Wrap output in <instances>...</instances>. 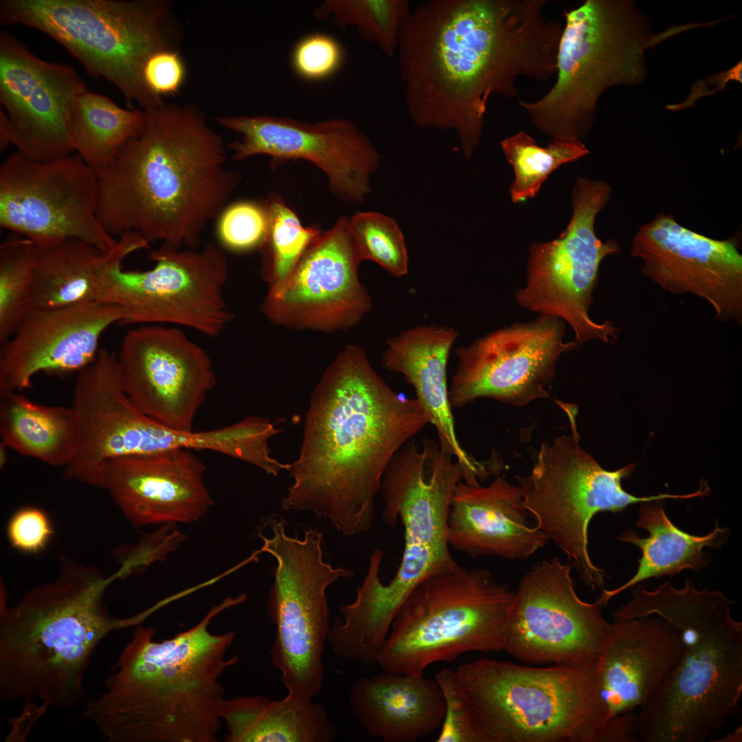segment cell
<instances>
[{"instance_id": "obj_1", "label": "cell", "mask_w": 742, "mask_h": 742, "mask_svg": "<svg viewBox=\"0 0 742 742\" xmlns=\"http://www.w3.org/2000/svg\"><path fill=\"white\" fill-rule=\"evenodd\" d=\"M548 0H429L399 32V71L407 113L421 127L453 129L470 158L491 96L517 97L516 80L556 72L563 25Z\"/></svg>"}, {"instance_id": "obj_2", "label": "cell", "mask_w": 742, "mask_h": 742, "mask_svg": "<svg viewBox=\"0 0 742 742\" xmlns=\"http://www.w3.org/2000/svg\"><path fill=\"white\" fill-rule=\"evenodd\" d=\"M429 423L416 398L394 391L365 350L346 346L315 386L286 510H309L346 536L368 532L389 462Z\"/></svg>"}, {"instance_id": "obj_3", "label": "cell", "mask_w": 742, "mask_h": 742, "mask_svg": "<svg viewBox=\"0 0 742 742\" xmlns=\"http://www.w3.org/2000/svg\"><path fill=\"white\" fill-rule=\"evenodd\" d=\"M139 131L95 170L98 218L112 236L136 232L149 243L195 248L239 179L222 137L192 104L144 110Z\"/></svg>"}, {"instance_id": "obj_4", "label": "cell", "mask_w": 742, "mask_h": 742, "mask_svg": "<svg viewBox=\"0 0 742 742\" xmlns=\"http://www.w3.org/2000/svg\"><path fill=\"white\" fill-rule=\"evenodd\" d=\"M246 598H226L194 627L161 642L153 628L139 626L83 717L110 742L217 741L225 701L219 678L238 659L225 658L234 632L214 634L209 627Z\"/></svg>"}, {"instance_id": "obj_5", "label": "cell", "mask_w": 742, "mask_h": 742, "mask_svg": "<svg viewBox=\"0 0 742 742\" xmlns=\"http://www.w3.org/2000/svg\"><path fill=\"white\" fill-rule=\"evenodd\" d=\"M616 609V620L657 616L681 634L684 651L664 684L635 713L638 741H713L739 710L742 697V623L734 601L720 590L681 588L664 581L642 585Z\"/></svg>"}, {"instance_id": "obj_6", "label": "cell", "mask_w": 742, "mask_h": 742, "mask_svg": "<svg viewBox=\"0 0 742 742\" xmlns=\"http://www.w3.org/2000/svg\"><path fill=\"white\" fill-rule=\"evenodd\" d=\"M117 577L62 555L58 577L1 607L0 698L36 697L58 710L85 697L84 680L100 643L111 633L141 622L150 610L120 618L104 598Z\"/></svg>"}, {"instance_id": "obj_7", "label": "cell", "mask_w": 742, "mask_h": 742, "mask_svg": "<svg viewBox=\"0 0 742 742\" xmlns=\"http://www.w3.org/2000/svg\"><path fill=\"white\" fill-rule=\"evenodd\" d=\"M595 668L480 658L456 672L482 742L638 741L635 712L609 715Z\"/></svg>"}, {"instance_id": "obj_8", "label": "cell", "mask_w": 742, "mask_h": 742, "mask_svg": "<svg viewBox=\"0 0 742 742\" xmlns=\"http://www.w3.org/2000/svg\"><path fill=\"white\" fill-rule=\"evenodd\" d=\"M0 21L51 37L91 76L114 85L128 108L165 102L148 89L144 69L155 52L179 49L181 30L168 0H1Z\"/></svg>"}, {"instance_id": "obj_9", "label": "cell", "mask_w": 742, "mask_h": 742, "mask_svg": "<svg viewBox=\"0 0 742 742\" xmlns=\"http://www.w3.org/2000/svg\"><path fill=\"white\" fill-rule=\"evenodd\" d=\"M557 79L539 99L519 100L532 123L553 138L580 137L609 87L636 84L646 74L644 51L668 33L652 35L645 16L625 0H587L565 10Z\"/></svg>"}, {"instance_id": "obj_10", "label": "cell", "mask_w": 742, "mask_h": 742, "mask_svg": "<svg viewBox=\"0 0 742 742\" xmlns=\"http://www.w3.org/2000/svg\"><path fill=\"white\" fill-rule=\"evenodd\" d=\"M514 603L515 592L487 570L456 563L433 574L401 605L376 664L423 676L429 665L464 653L505 650Z\"/></svg>"}, {"instance_id": "obj_11", "label": "cell", "mask_w": 742, "mask_h": 742, "mask_svg": "<svg viewBox=\"0 0 742 742\" xmlns=\"http://www.w3.org/2000/svg\"><path fill=\"white\" fill-rule=\"evenodd\" d=\"M569 415L571 434L541 445L530 472L518 477L524 505L537 526L567 556L584 584L602 589L605 572L592 562L588 550V527L603 511L616 513L628 506L688 495L662 493L636 497L626 492L621 480L633 471L631 464L616 471L602 468L579 444L575 415Z\"/></svg>"}, {"instance_id": "obj_12", "label": "cell", "mask_w": 742, "mask_h": 742, "mask_svg": "<svg viewBox=\"0 0 742 742\" xmlns=\"http://www.w3.org/2000/svg\"><path fill=\"white\" fill-rule=\"evenodd\" d=\"M265 524L272 535L258 533L263 541L260 551L277 561L268 601L276 626L272 664L281 673L287 695L313 699L322 689L323 657L330 629L326 589L353 572L324 561L319 530L307 528L300 539L287 535L286 521L280 515H271Z\"/></svg>"}, {"instance_id": "obj_13", "label": "cell", "mask_w": 742, "mask_h": 742, "mask_svg": "<svg viewBox=\"0 0 742 742\" xmlns=\"http://www.w3.org/2000/svg\"><path fill=\"white\" fill-rule=\"evenodd\" d=\"M463 477L460 463L432 440H409L389 462L379 490L383 520L391 527L401 520L404 549L394 578L387 584L377 579L372 586L373 600L383 611L396 614L422 581L457 563L448 541V517Z\"/></svg>"}, {"instance_id": "obj_14", "label": "cell", "mask_w": 742, "mask_h": 742, "mask_svg": "<svg viewBox=\"0 0 742 742\" xmlns=\"http://www.w3.org/2000/svg\"><path fill=\"white\" fill-rule=\"evenodd\" d=\"M150 259L155 265L146 271L124 270L117 260L102 277L99 301L121 308L120 324H172L221 335L233 319L223 294L229 274L223 248L161 245Z\"/></svg>"}, {"instance_id": "obj_15", "label": "cell", "mask_w": 742, "mask_h": 742, "mask_svg": "<svg viewBox=\"0 0 742 742\" xmlns=\"http://www.w3.org/2000/svg\"><path fill=\"white\" fill-rule=\"evenodd\" d=\"M610 192L602 181L577 179L567 228L556 239L529 247L526 284L515 296L519 306L569 324L578 346L591 340L614 343L619 335L614 324L596 322L589 315L599 266L605 257L619 251L616 240L603 243L594 231L596 216Z\"/></svg>"}, {"instance_id": "obj_16", "label": "cell", "mask_w": 742, "mask_h": 742, "mask_svg": "<svg viewBox=\"0 0 742 742\" xmlns=\"http://www.w3.org/2000/svg\"><path fill=\"white\" fill-rule=\"evenodd\" d=\"M99 182L95 170L78 153L49 161L16 151L0 167V226L38 247L69 239L103 252L118 243L97 215Z\"/></svg>"}, {"instance_id": "obj_17", "label": "cell", "mask_w": 742, "mask_h": 742, "mask_svg": "<svg viewBox=\"0 0 742 742\" xmlns=\"http://www.w3.org/2000/svg\"><path fill=\"white\" fill-rule=\"evenodd\" d=\"M572 565L553 557L535 565L515 592L505 650L529 664L596 665L611 623L594 602L583 600Z\"/></svg>"}, {"instance_id": "obj_18", "label": "cell", "mask_w": 742, "mask_h": 742, "mask_svg": "<svg viewBox=\"0 0 742 742\" xmlns=\"http://www.w3.org/2000/svg\"><path fill=\"white\" fill-rule=\"evenodd\" d=\"M87 90L71 66L44 60L8 32L0 34V148L37 161L75 153L71 114Z\"/></svg>"}, {"instance_id": "obj_19", "label": "cell", "mask_w": 742, "mask_h": 742, "mask_svg": "<svg viewBox=\"0 0 742 742\" xmlns=\"http://www.w3.org/2000/svg\"><path fill=\"white\" fill-rule=\"evenodd\" d=\"M565 323L541 315L495 330L456 350V370L449 387L452 408L480 398L524 407L548 398L546 387L556 374L557 362L577 344L564 341Z\"/></svg>"}, {"instance_id": "obj_20", "label": "cell", "mask_w": 742, "mask_h": 742, "mask_svg": "<svg viewBox=\"0 0 742 742\" xmlns=\"http://www.w3.org/2000/svg\"><path fill=\"white\" fill-rule=\"evenodd\" d=\"M361 260L342 217L322 234L282 282L268 286L262 313L272 324L324 333L347 330L372 307L361 283Z\"/></svg>"}, {"instance_id": "obj_21", "label": "cell", "mask_w": 742, "mask_h": 742, "mask_svg": "<svg viewBox=\"0 0 742 742\" xmlns=\"http://www.w3.org/2000/svg\"><path fill=\"white\" fill-rule=\"evenodd\" d=\"M117 355L123 389L139 411L169 428L193 431L217 383L200 345L179 328L140 325L125 335Z\"/></svg>"}, {"instance_id": "obj_22", "label": "cell", "mask_w": 742, "mask_h": 742, "mask_svg": "<svg viewBox=\"0 0 742 742\" xmlns=\"http://www.w3.org/2000/svg\"><path fill=\"white\" fill-rule=\"evenodd\" d=\"M215 120L240 135L227 145L233 160L259 155L274 162L304 159L322 170L330 191L343 200L362 202L370 191V176L380 157L348 120L304 122L287 117L239 115L217 116Z\"/></svg>"}, {"instance_id": "obj_23", "label": "cell", "mask_w": 742, "mask_h": 742, "mask_svg": "<svg viewBox=\"0 0 742 742\" xmlns=\"http://www.w3.org/2000/svg\"><path fill=\"white\" fill-rule=\"evenodd\" d=\"M631 254L662 289L699 296L718 319L742 323V256L733 241L708 238L660 214L636 232Z\"/></svg>"}, {"instance_id": "obj_24", "label": "cell", "mask_w": 742, "mask_h": 742, "mask_svg": "<svg viewBox=\"0 0 742 742\" xmlns=\"http://www.w3.org/2000/svg\"><path fill=\"white\" fill-rule=\"evenodd\" d=\"M122 311L92 301L69 306L32 308L0 350V396L30 388L40 373L78 372L97 357L100 339Z\"/></svg>"}, {"instance_id": "obj_25", "label": "cell", "mask_w": 742, "mask_h": 742, "mask_svg": "<svg viewBox=\"0 0 742 742\" xmlns=\"http://www.w3.org/2000/svg\"><path fill=\"white\" fill-rule=\"evenodd\" d=\"M206 469L188 449L126 456L104 464L100 488L135 526L190 524L213 504Z\"/></svg>"}, {"instance_id": "obj_26", "label": "cell", "mask_w": 742, "mask_h": 742, "mask_svg": "<svg viewBox=\"0 0 742 742\" xmlns=\"http://www.w3.org/2000/svg\"><path fill=\"white\" fill-rule=\"evenodd\" d=\"M684 651L680 633L649 616L611 623L596 664L598 686L611 717L643 706L664 684Z\"/></svg>"}, {"instance_id": "obj_27", "label": "cell", "mask_w": 742, "mask_h": 742, "mask_svg": "<svg viewBox=\"0 0 742 742\" xmlns=\"http://www.w3.org/2000/svg\"><path fill=\"white\" fill-rule=\"evenodd\" d=\"M521 487L497 476L488 485L460 481L448 517L450 548L471 557L526 559L549 541L528 521Z\"/></svg>"}, {"instance_id": "obj_28", "label": "cell", "mask_w": 742, "mask_h": 742, "mask_svg": "<svg viewBox=\"0 0 742 742\" xmlns=\"http://www.w3.org/2000/svg\"><path fill=\"white\" fill-rule=\"evenodd\" d=\"M458 333L456 328L423 325L405 330L386 341L381 362L384 368L401 374L415 390L416 398L436 429L442 448L462 466L464 481L475 483L487 473L459 442L449 398L447 363Z\"/></svg>"}, {"instance_id": "obj_29", "label": "cell", "mask_w": 742, "mask_h": 742, "mask_svg": "<svg viewBox=\"0 0 742 742\" xmlns=\"http://www.w3.org/2000/svg\"><path fill=\"white\" fill-rule=\"evenodd\" d=\"M350 701L370 736L385 742H415L442 726L445 702L434 679L383 671L353 684Z\"/></svg>"}, {"instance_id": "obj_30", "label": "cell", "mask_w": 742, "mask_h": 742, "mask_svg": "<svg viewBox=\"0 0 742 742\" xmlns=\"http://www.w3.org/2000/svg\"><path fill=\"white\" fill-rule=\"evenodd\" d=\"M149 247V243L136 232L122 234L116 247L109 252L77 239L39 247L32 287V308L99 301L102 277L109 266Z\"/></svg>"}, {"instance_id": "obj_31", "label": "cell", "mask_w": 742, "mask_h": 742, "mask_svg": "<svg viewBox=\"0 0 742 742\" xmlns=\"http://www.w3.org/2000/svg\"><path fill=\"white\" fill-rule=\"evenodd\" d=\"M657 501L646 502L639 510L636 526L647 530L649 535L641 538L631 529L625 530L617 539L639 548L642 555L636 574L625 583L613 589H603L594 602L600 608L620 593L639 583L652 578L672 576L684 570H701L710 562L703 551L710 547L720 550L728 540L730 530L717 523L710 533L695 536L675 526L666 516L662 504Z\"/></svg>"}, {"instance_id": "obj_32", "label": "cell", "mask_w": 742, "mask_h": 742, "mask_svg": "<svg viewBox=\"0 0 742 742\" xmlns=\"http://www.w3.org/2000/svg\"><path fill=\"white\" fill-rule=\"evenodd\" d=\"M227 742H331L337 732L325 708L313 699L260 695L223 702Z\"/></svg>"}, {"instance_id": "obj_33", "label": "cell", "mask_w": 742, "mask_h": 742, "mask_svg": "<svg viewBox=\"0 0 742 742\" xmlns=\"http://www.w3.org/2000/svg\"><path fill=\"white\" fill-rule=\"evenodd\" d=\"M0 436L21 455L65 467L76 448L78 423L71 406L42 405L10 392L1 396Z\"/></svg>"}, {"instance_id": "obj_34", "label": "cell", "mask_w": 742, "mask_h": 742, "mask_svg": "<svg viewBox=\"0 0 742 742\" xmlns=\"http://www.w3.org/2000/svg\"><path fill=\"white\" fill-rule=\"evenodd\" d=\"M144 120V110L122 108L108 96L87 89L76 99L71 114L75 153L95 170L101 168L113 160Z\"/></svg>"}, {"instance_id": "obj_35", "label": "cell", "mask_w": 742, "mask_h": 742, "mask_svg": "<svg viewBox=\"0 0 742 742\" xmlns=\"http://www.w3.org/2000/svg\"><path fill=\"white\" fill-rule=\"evenodd\" d=\"M500 144L514 170L515 180L510 188L514 203L535 196L558 167L589 153L580 139L553 138L547 147L542 148L524 131L502 139Z\"/></svg>"}, {"instance_id": "obj_36", "label": "cell", "mask_w": 742, "mask_h": 742, "mask_svg": "<svg viewBox=\"0 0 742 742\" xmlns=\"http://www.w3.org/2000/svg\"><path fill=\"white\" fill-rule=\"evenodd\" d=\"M410 10L407 0H326L315 9L314 16L339 28L356 27L363 39L391 58L398 50L401 26Z\"/></svg>"}, {"instance_id": "obj_37", "label": "cell", "mask_w": 742, "mask_h": 742, "mask_svg": "<svg viewBox=\"0 0 742 742\" xmlns=\"http://www.w3.org/2000/svg\"><path fill=\"white\" fill-rule=\"evenodd\" d=\"M39 247L15 234L0 245V344L32 309V287Z\"/></svg>"}, {"instance_id": "obj_38", "label": "cell", "mask_w": 742, "mask_h": 742, "mask_svg": "<svg viewBox=\"0 0 742 742\" xmlns=\"http://www.w3.org/2000/svg\"><path fill=\"white\" fill-rule=\"evenodd\" d=\"M265 205L269 230L261 247L266 254L262 276L271 286L289 276L322 232L317 227H304L295 213L278 196L270 197Z\"/></svg>"}, {"instance_id": "obj_39", "label": "cell", "mask_w": 742, "mask_h": 742, "mask_svg": "<svg viewBox=\"0 0 742 742\" xmlns=\"http://www.w3.org/2000/svg\"><path fill=\"white\" fill-rule=\"evenodd\" d=\"M348 225L361 261H373L395 277L407 274L405 238L394 219L375 212H357L348 218Z\"/></svg>"}, {"instance_id": "obj_40", "label": "cell", "mask_w": 742, "mask_h": 742, "mask_svg": "<svg viewBox=\"0 0 742 742\" xmlns=\"http://www.w3.org/2000/svg\"><path fill=\"white\" fill-rule=\"evenodd\" d=\"M218 218L217 236L223 248L245 251L264 245L269 230L265 205L237 201L227 205Z\"/></svg>"}, {"instance_id": "obj_41", "label": "cell", "mask_w": 742, "mask_h": 742, "mask_svg": "<svg viewBox=\"0 0 742 742\" xmlns=\"http://www.w3.org/2000/svg\"><path fill=\"white\" fill-rule=\"evenodd\" d=\"M445 702V714L436 742H482L464 688L456 671L436 675Z\"/></svg>"}, {"instance_id": "obj_42", "label": "cell", "mask_w": 742, "mask_h": 742, "mask_svg": "<svg viewBox=\"0 0 742 742\" xmlns=\"http://www.w3.org/2000/svg\"><path fill=\"white\" fill-rule=\"evenodd\" d=\"M343 51L332 36L314 33L302 38L292 54V65L300 77L318 80L330 76L340 66Z\"/></svg>"}, {"instance_id": "obj_43", "label": "cell", "mask_w": 742, "mask_h": 742, "mask_svg": "<svg viewBox=\"0 0 742 742\" xmlns=\"http://www.w3.org/2000/svg\"><path fill=\"white\" fill-rule=\"evenodd\" d=\"M183 539L176 524L161 525L159 530L145 536L135 546L128 548L125 555L120 557L122 567L115 574L119 578L139 572L152 563L164 560L168 554L177 548Z\"/></svg>"}, {"instance_id": "obj_44", "label": "cell", "mask_w": 742, "mask_h": 742, "mask_svg": "<svg viewBox=\"0 0 742 742\" xmlns=\"http://www.w3.org/2000/svg\"><path fill=\"white\" fill-rule=\"evenodd\" d=\"M53 534V527L47 514L34 506L23 507L16 511L7 527L10 545L28 554L44 550Z\"/></svg>"}, {"instance_id": "obj_45", "label": "cell", "mask_w": 742, "mask_h": 742, "mask_svg": "<svg viewBox=\"0 0 742 742\" xmlns=\"http://www.w3.org/2000/svg\"><path fill=\"white\" fill-rule=\"evenodd\" d=\"M186 66L179 49H162L147 60L144 69L145 83L157 98L173 96L179 93L186 78Z\"/></svg>"}, {"instance_id": "obj_46", "label": "cell", "mask_w": 742, "mask_h": 742, "mask_svg": "<svg viewBox=\"0 0 742 742\" xmlns=\"http://www.w3.org/2000/svg\"><path fill=\"white\" fill-rule=\"evenodd\" d=\"M742 741V727L741 725L736 728L732 732L724 735L722 737H717L713 741L715 742H741Z\"/></svg>"}, {"instance_id": "obj_47", "label": "cell", "mask_w": 742, "mask_h": 742, "mask_svg": "<svg viewBox=\"0 0 742 742\" xmlns=\"http://www.w3.org/2000/svg\"><path fill=\"white\" fill-rule=\"evenodd\" d=\"M6 449H8V448L6 446H5L3 444H2V443L0 444V451H0V456H1L0 463H1V466H3L5 465V462H6V459H7Z\"/></svg>"}]
</instances>
